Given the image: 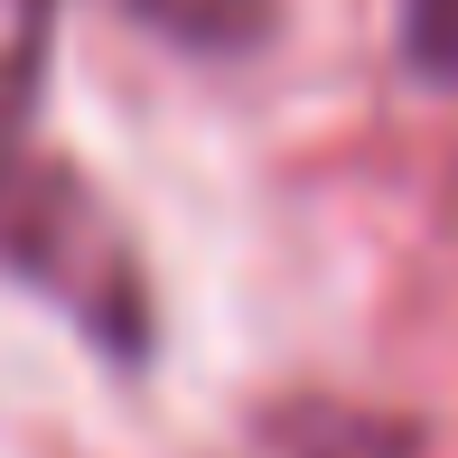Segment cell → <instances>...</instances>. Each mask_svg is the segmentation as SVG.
<instances>
[{"mask_svg": "<svg viewBox=\"0 0 458 458\" xmlns=\"http://www.w3.org/2000/svg\"><path fill=\"white\" fill-rule=\"evenodd\" d=\"M262 10L272 0H140V19L187 47H243V38H262Z\"/></svg>", "mask_w": 458, "mask_h": 458, "instance_id": "1", "label": "cell"}, {"mask_svg": "<svg viewBox=\"0 0 458 458\" xmlns=\"http://www.w3.org/2000/svg\"><path fill=\"white\" fill-rule=\"evenodd\" d=\"M403 47L421 75L458 85V0H403Z\"/></svg>", "mask_w": 458, "mask_h": 458, "instance_id": "2", "label": "cell"}]
</instances>
